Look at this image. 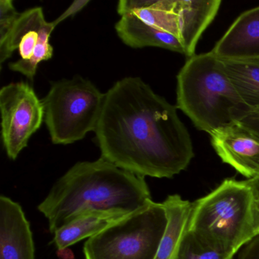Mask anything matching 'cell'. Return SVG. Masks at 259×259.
Segmentation results:
<instances>
[{
	"label": "cell",
	"instance_id": "cell-1",
	"mask_svg": "<svg viewBox=\"0 0 259 259\" xmlns=\"http://www.w3.org/2000/svg\"><path fill=\"white\" fill-rule=\"evenodd\" d=\"M177 109L140 78L119 80L105 94L95 131L101 158L143 178L180 174L194 151Z\"/></svg>",
	"mask_w": 259,
	"mask_h": 259
},
{
	"label": "cell",
	"instance_id": "cell-23",
	"mask_svg": "<svg viewBox=\"0 0 259 259\" xmlns=\"http://www.w3.org/2000/svg\"><path fill=\"white\" fill-rule=\"evenodd\" d=\"M245 182L251 189L256 208L259 209V176L250 180H245Z\"/></svg>",
	"mask_w": 259,
	"mask_h": 259
},
{
	"label": "cell",
	"instance_id": "cell-12",
	"mask_svg": "<svg viewBox=\"0 0 259 259\" xmlns=\"http://www.w3.org/2000/svg\"><path fill=\"white\" fill-rule=\"evenodd\" d=\"M221 4V0L176 1L179 39L186 57L195 55L200 37L216 17Z\"/></svg>",
	"mask_w": 259,
	"mask_h": 259
},
{
	"label": "cell",
	"instance_id": "cell-15",
	"mask_svg": "<svg viewBox=\"0 0 259 259\" xmlns=\"http://www.w3.org/2000/svg\"><path fill=\"white\" fill-rule=\"evenodd\" d=\"M116 33L130 48L156 47L184 54V49L177 36L153 28L133 16H121L115 25Z\"/></svg>",
	"mask_w": 259,
	"mask_h": 259
},
{
	"label": "cell",
	"instance_id": "cell-9",
	"mask_svg": "<svg viewBox=\"0 0 259 259\" xmlns=\"http://www.w3.org/2000/svg\"><path fill=\"white\" fill-rule=\"evenodd\" d=\"M213 149L224 163L248 180L259 176V138L236 123L210 135Z\"/></svg>",
	"mask_w": 259,
	"mask_h": 259
},
{
	"label": "cell",
	"instance_id": "cell-11",
	"mask_svg": "<svg viewBox=\"0 0 259 259\" xmlns=\"http://www.w3.org/2000/svg\"><path fill=\"white\" fill-rule=\"evenodd\" d=\"M211 51L220 60L259 59V7L240 15Z\"/></svg>",
	"mask_w": 259,
	"mask_h": 259
},
{
	"label": "cell",
	"instance_id": "cell-5",
	"mask_svg": "<svg viewBox=\"0 0 259 259\" xmlns=\"http://www.w3.org/2000/svg\"><path fill=\"white\" fill-rule=\"evenodd\" d=\"M168 219L162 203L143 207L84 242L85 259H155Z\"/></svg>",
	"mask_w": 259,
	"mask_h": 259
},
{
	"label": "cell",
	"instance_id": "cell-21",
	"mask_svg": "<svg viewBox=\"0 0 259 259\" xmlns=\"http://www.w3.org/2000/svg\"><path fill=\"white\" fill-rule=\"evenodd\" d=\"M89 3H90L89 0H75V1H74V2L69 6V8H68L60 17L57 18V19L53 22H54L55 26H57L60 22L66 20L68 18L75 16V14L79 13V12L81 11Z\"/></svg>",
	"mask_w": 259,
	"mask_h": 259
},
{
	"label": "cell",
	"instance_id": "cell-18",
	"mask_svg": "<svg viewBox=\"0 0 259 259\" xmlns=\"http://www.w3.org/2000/svg\"><path fill=\"white\" fill-rule=\"evenodd\" d=\"M233 256L203 243L187 230L182 240L177 259H233Z\"/></svg>",
	"mask_w": 259,
	"mask_h": 259
},
{
	"label": "cell",
	"instance_id": "cell-24",
	"mask_svg": "<svg viewBox=\"0 0 259 259\" xmlns=\"http://www.w3.org/2000/svg\"><path fill=\"white\" fill-rule=\"evenodd\" d=\"M257 236H259V209L255 207L254 213V221H253V236L254 238Z\"/></svg>",
	"mask_w": 259,
	"mask_h": 259
},
{
	"label": "cell",
	"instance_id": "cell-14",
	"mask_svg": "<svg viewBox=\"0 0 259 259\" xmlns=\"http://www.w3.org/2000/svg\"><path fill=\"white\" fill-rule=\"evenodd\" d=\"M177 0H121L117 12L121 16L137 18L146 25L179 38Z\"/></svg>",
	"mask_w": 259,
	"mask_h": 259
},
{
	"label": "cell",
	"instance_id": "cell-6",
	"mask_svg": "<svg viewBox=\"0 0 259 259\" xmlns=\"http://www.w3.org/2000/svg\"><path fill=\"white\" fill-rule=\"evenodd\" d=\"M105 94L79 75L53 83L42 100L45 121L55 145H69L95 132Z\"/></svg>",
	"mask_w": 259,
	"mask_h": 259
},
{
	"label": "cell",
	"instance_id": "cell-2",
	"mask_svg": "<svg viewBox=\"0 0 259 259\" xmlns=\"http://www.w3.org/2000/svg\"><path fill=\"white\" fill-rule=\"evenodd\" d=\"M152 200L148 184L103 158L78 162L59 179L37 209L54 234L80 213L92 210L130 213Z\"/></svg>",
	"mask_w": 259,
	"mask_h": 259
},
{
	"label": "cell",
	"instance_id": "cell-10",
	"mask_svg": "<svg viewBox=\"0 0 259 259\" xmlns=\"http://www.w3.org/2000/svg\"><path fill=\"white\" fill-rule=\"evenodd\" d=\"M0 259H35L29 221L22 206L0 197Z\"/></svg>",
	"mask_w": 259,
	"mask_h": 259
},
{
	"label": "cell",
	"instance_id": "cell-19",
	"mask_svg": "<svg viewBox=\"0 0 259 259\" xmlns=\"http://www.w3.org/2000/svg\"><path fill=\"white\" fill-rule=\"evenodd\" d=\"M20 14L11 0L0 1V43L8 37Z\"/></svg>",
	"mask_w": 259,
	"mask_h": 259
},
{
	"label": "cell",
	"instance_id": "cell-4",
	"mask_svg": "<svg viewBox=\"0 0 259 259\" xmlns=\"http://www.w3.org/2000/svg\"><path fill=\"white\" fill-rule=\"evenodd\" d=\"M255 210L245 180L226 179L192 203L187 230L209 246L234 254L253 236Z\"/></svg>",
	"mask_w": 259,
	"mask_h": 259
},
{
	"label": "cell",
	"instance_id": "cell-7",
	"mask_svg": "<svg viewBox=\"0 0 259 259\" xmlns=\"http://www.w3.org/2000/svg\"><path fill=\"white\" fill-rule=\"evenodd\" d=\"M2 139L7 155L16 160L45 119L42 101L26 82L12 83L0 90Z\"/></svg>",
	"mask_w": 259,
	"mask_h": 259
},
{
	"label": "cell",
	"instance_id": "cell-8",
	"mask_svg": "<svg viewBox=\"0 0 259 259\" xmlns=\"http://www.w3.org/2000/svg\"><path fill=\"white\" fill-rule=\"evenodd\" d=\"M55 28L54 22H47L40 7L21 13L8 37L0 43V63L3 64L19 50L21 59L10 63V69L33 81L39 63L53 57L50 38Z\"/></svg>",
	"mask_w": 259,
	"mask_h": 259
},
{
	"label": "cell",
	"instance_id": "cell-17",
	"mask_svg": "<svg viewBox=\"0 0 259 259\" xmlns=\"http://www.w3.org/2000/svg\"><path fill=\"white\" fill-rule=\"evenodd\" d=\"M221 60L244 103L251 111H259V59Z\"/></svg>",
	"mask_w": 259,
	"mask_h": 259
},
{
	"label": "cell",
	"instance_id": "cell-13",
	"mask_svg": "<svg viewBox=\"0 0 259 259\" xmlns=\"http://www.w3.org/2000/svg\"><path fill=\"white\" fill-rule=\"evenodd\" d=\"M130 213L118 210H92L80 213L54 233V243L59 250L90 238Z\"/></svg>",
	"mask_w": 259,
	"mask_h": 259
},
{
	"label": "cell",
	"instance_id": "cell-16",
	"mask_svg": "<svg viewBox=\"0 0 259 259\" xmlns=\"http://www.w3.org/2000/svg\"><path fill=\"white\" fill-rule=\"evenodd\" d=\"M162 204L168 223L155 259H177L182 240L187 231L192 203L179 195H169Z\"/></svg>",
	"mask_w": 259,
	"mask_h": 259
},
{
	"label": "cell",
	"instance_id": "cell-20",
	"mask_svg": "<svg viewBox=\"0 0 259 259\" xmlns=\"http://www.w3.org/2000/svg\"><path fill=\"white\" fill-rule=\"evenodd\" d=\"M238 124L259 138V111H251L239 119Z\"/></svg>",
	"mask_w": 259,
	"mask_h": 259
},
{
	"label": "cell",
	"instance_id": "cell-3",
	"mask_svg": "<svg viewBox=\"0 0 259 259\" xmlns=\"http://www.w3.org/2000/svg\"><path fill=\"white\" fill-rule=\"evenodd\" d=\"M177 107L209 135L251 112L212 51L192 56L179 72Z\"/></svg>",
	"mask_w": 259,
	"mask_h": 259
},
{
	"label": "cell",
	"instance_id": "cell-22",
	"mask_svg": "<svg viewBox=\"0 0 259 259\" xmlns=\"http://www.w3.org/2000/svg\"><path fill=\"white\" fill-rule=\"evenodd\" d=\"M238 259H259V236L246 244L240 251Z\"/></svg>",
	"mask_w": 259,
	"mask_h": 259
}]
</instances>
